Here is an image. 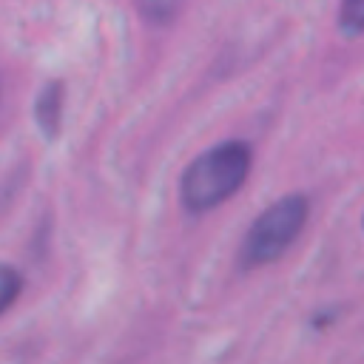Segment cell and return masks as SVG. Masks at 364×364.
I'll use <instances>...</instances> for the list:
<instances>
[{"instance_id": "cell-1", "label": "cell", "mask_w": 364, "mask_h": 364, "mask_svg": "<svg viewBox=\"0 0 364 364\" xmlns=\"http://www.w3.org/2000/svg\"><path fill=\"white\" fill-rule=\"evenodd\" d=\"M250 145L245 139H225L202 151L179 176V199L191 213H208L228 202L250 173Z\"/></svg>"}, {"instance_id": "cell-2", "label": "cell", "mask_w": 364, "mask_h": 364, "mask_svg": "<svg viewBox=\"0 0 364 364\" xmlns=\"http://www.w3.org/2000/svg\"><path fill=\"white\" fill-rule=\"evenodd\" d=\"M310 216V202L304 193H287L267 205L247 228L242 245H239V264L245 270L273 264L282 259L290 245L301 236Z\"/></svg>"}, {"instance_id": "cell-3", "label": "cell", "mask_w": 364, "mask_h": 364, "mask_svg": "<svg viewBox=\"0 0 364 364\" xmlns=\"http://www.w3.org/2000/svg\"><path fill=\"white\" fill-rule=\"evenodd\" d=\"M34 119L40 131L48 139H54V134L60 131V119H63V85L60 82H48L40 88L37 102H34Z\"/></svg>"}, {"instance_id": "cell-4", "label": "cell", "mask_w": 364, "mask_h": 364, "mask_svg": "<svg viewBox=\"0 0 364 364\" xmlns=\"http://www.w3.org/2000/svg\"><path fill=\"white\" fill-rule=\"evenodd\" d=\"M338 31L344 37L364 34V0H338Z\"/></svg>"}, {"instance_id": "cell-5", "label": "cell", "mask_w": 364, "mask_h": 364, "mask_svg": "<svg viewBox=\"0 0 364 364\" xmlns=\"http://www.w3.org/2000/svg\"><path fill=\"white\" fill-rule=\"evenodd\" d=\"M20 293H23V276H20V270L0 262V316L20 299Z\"/></svg>"}, {"instance_id": "cell-6", "label": "cell", "mask_w": 364, "mask_h": 364, "mask_svg": "<svg viewBox=\"0 0 364 364\" xmlns=\"http://www.w3.org/2000/svg\"><path fill=\"white\" fill-rule=\"evenodd\" d=\"M361 225H364V219H361Z\"/></svg>"}]
</instances>
